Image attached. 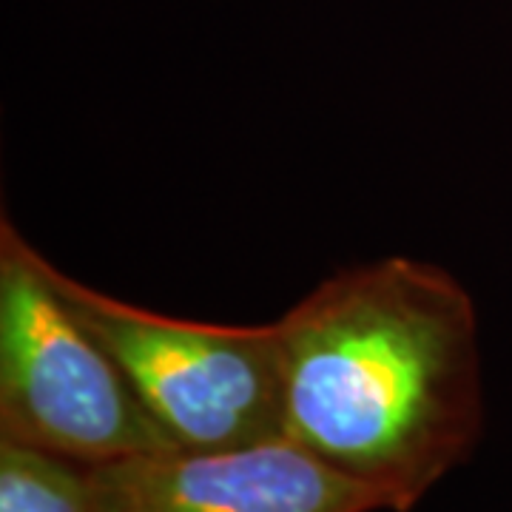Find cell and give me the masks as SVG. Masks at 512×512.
<instances>
[{
    "label": "cell",
    "instance_id": "5b68a950",
    "mask_svg": "<svg viewBox=\"0 0 512 512\" xmlns=\"http://www.w3.org/2000/svg\"><path fill=\"white\" fill-rule=\"evenodd\" d=\"M0 512H100L94 464L0 439Z\"/></svg>",
    "mask_w": 512,
    "mask_h": 512
},
{
    "label": "cell",
    "instance_id": "277c9868",
    "mask_svg": "<svg viewBox=\"0 0 512 512\" xmlns=\"http://www.w3.org/2000/svg\"><path fill=\"white\" fill-rule=\"evenodd\" d=\"M100 512H376L382 495L296 441L163 450L94 464Z\"/></svg>",
    "mask_w": 512,
    "mask_h": 512
},
{
    "label": "cell",
    "instance_id": "7a4b0ae2",
    "mask_svg": "<svg viewBox=\"0 0 512 512\" xmlns=\"http://www.w3.org/2000/svg\"><path fill=\"white\" fill-rule=\"evenodd\" d=\"M0 439L83 464L174 450L57 288L55 265L9 217L0 220Z\"/></svg>",
    "mask_w": 512,
    "mask_h": 512
},
{
    "label": "cell",
    "instance_id": "6da1fadb",
    "mask_svg": "<svg viewBox=\"0 0 512 512\" xmlns=\"http://www.w3.org/2000/svg\"><path fill=\"white\" fill-rule=\"evenodd\" d=\"M282 436L407 512L481 436L478 313L441 265L384 256L282 319Z\"/></svg>",
    "mask_w": 512,
    "mask_h": 512
},
{
    "label": "cell",
    "instance_id": "3957f363",
    "mask_svg": "<svg viewBox=\"0 0 512 512\" xmlns=\"http://www.w3.org/2000/svg\"><path fill=\"white\" fill-rule=\"evenodd\" d=\"M55 282L106 345L174 450H225L282 436L279 333L146 311L63 274Z\"/></svg>",
    "mask_w": 512,
    "mask_h": 512
}]
</instances>
